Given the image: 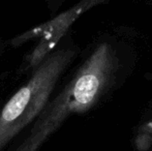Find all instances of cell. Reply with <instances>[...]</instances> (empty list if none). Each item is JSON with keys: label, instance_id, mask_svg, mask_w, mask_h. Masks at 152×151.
<instances>
[{"label": "cell", "instance_id": "obj_1", "mask_svg": "<svg viewBox=\"0 0 152 151\" xmlns=\"http://www.w3.org/2000/svg\"><path fill=\"white\" fill-rule=\"evenodd\" d=\"M115 65L110 44H98L63 90L46 106L28 137L15 151H37L70 115L90 110L108 87Z\"/></svg>", "mask_w": 152, "mask_h": 151}, {"label": "cell", "instance_id": "obj_2", "mask_svg": "<svg viewBox=\"0 0 152 151\" xmlns=\"http://www.w3.org/2000/svg\"><path fill=\"white\" fill-rule=\"evenodd\" d=\"M75 57V49L54 50L6 101L0 111V149L44 111L57 82Z\"/></svg>", "mask_w": 152, "mask_h": 151}, {"label": "cell", "instance_id": "obj_3", "mask_svg": "<svg viewBox=\"0 0 152 151\" xmlns=\"http://www.w3.org/2000/svg\"><path fill=\"white\" fill-rule=\"evenodd\" d=\"M106 1L108 0H81L69 9L10 39L8 44L12 48L37 39L35 47L24 57L19 74L22 75L29 71H33L55 50L61 38L81 15Z\"/></svg>", "mask_w": 152, "mask_h": 151}, {"label": "cell", "instance_id": "obj_4", "mask_svg": "<svg viewBox=\"0 0 152 151\" xmlns=\"http://www.w3.org/2000/svg\"><path fill=\"white\" fill-rule=\"evenodd\" d=\"M141 133H143L144 137L152 138V119L147 121L146 123H144V124L142 125V127H141Z\"/></svg>", "mask_w": 152, "mask_h": 151}, {"label": "cell", "instance_id": "obj_5", "mask_svg": "<svg viewBox=\"0 0 152 151\" xmlns=\"http://www.w3.org/2000/svg\"><path fill=\"white\" fill-rule=\"evenodd\" d=\"M62 1H63V0H50V5L52 6L53 9H54L55 6L58 5V4H60Z\"/></svg>", "mask_w": 152, "mask_h": 151}, {"label": "cell", "instance_id": "obj_6", "mask_svg": "<svg viewBox=\"0 0 152 151\" xmlns=\"http://www.w3.org/2000/svg\"><path fill=\"white\" fill-rule=\"evenodd\" d=\"M1 51H2V47H1V38H0V54H1Z\"/></svg>", "mask_w": 152, "mask_h": 151}]
</instances>
